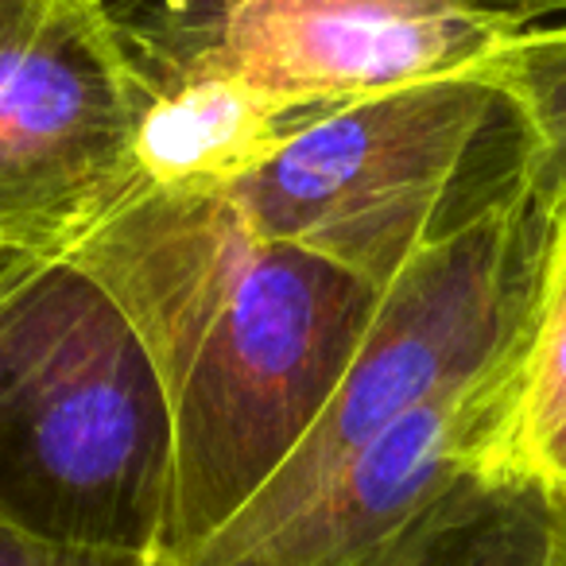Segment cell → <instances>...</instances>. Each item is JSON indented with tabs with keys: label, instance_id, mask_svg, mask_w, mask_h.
<instances>
[{
	"label": "cell",
	"instance_id": "obj_3",
	"mask_svg": "<svg viewBox=\"0 0 566 566\" xmlns=\"http://www.w3.org/2000/svg\"><path fill=\"white\" fill-rule=\"evenodd\" d=\"M524 190L516 109L481 66L338 105L221 195L264 237L385 292Z\"/></svg>",
	"mask_w": 566,
	"mask_h": 566
},
{
	"label": "cell",
	"instance_id": "obj_4",
	"mask_svg": "<svg viewBox=\"0 0 566 566\" xmlns=\"http://www.w3.org/2000/svg\"><path fill=\"white\" fill-rule=\"evenodd\" d=\"M151 90L233 78L307 109H338L481 71L516 24L462 0H105Z\"/></svg>",
	"mask_w": 566,
	"mask_h": 566
},
{
	"label": "cell",
	"instance_id": "obj_10",
	"mask_svg": "<svg viewBox=\"0 0 566 566\" xmlns=\"http://www.w3.org/2000/svg\"><path fill=\"white\" fill-rule=\"evenodd\" d=\"M524 133V187L551 221L566 213V24H527L485 63Z\"/></svg>",
	"mask_w": 566,
	"mask_h": 566
},
{
	"label": "cell",
	"instance_id": "obj_2",
	"mask_svg": "<svg viewBox=\"0 0 566 566\" xmlns=\"http://www.w3.org/2000/svg\"><path fill=\"white\" fill-rule=\"evenodd\" d=\"M171 423L140 338L74 260L0 244V516L167 558Z\"/></svg>",
	"mask_w": 566,
	"mask_h": 566
},
{
	"label": "cell",
	"instance_id": "obj_11",
	"mask_svg": "<svg viewBox=\"0 0 566 566\" xmlns=\"http://www.w3.org/2000/svg\"><path fill=\"white\" fill-rule=\"evenodd\" d=\"M0 566H171L159 555H133V551L78 547L32 535L0 516Z\"/></svg>",
	"mask_w": 566,
	"mask_h": 566
},
{
	"label": "cell",
	"instance_id": "obj_5",
	"mask_svg": "<svg viewBox=\"0 0 566 566\" xmlns=\"http://www.w3.org/2000/svg\"><path fill=\"white\" fill-rule=\"evenodd\" d=\"M151 94L105 0H0V244L63 256L128 202Z\"/></svg>",
	"mask_w": 566,
	"mask_h": 566
},
{
	"label": "cell",
	"instance_id": "obj_8",
	"mask_svg": "<svg viewBox=\"0 0 566 566\" xmlns=\"http://www.w3.org/2000/svg\"><path fill=\"white\" fill-rule=\"evenodd\" d=\"M478 473L566 493V213L551 221L532 318Z\"/></svg>",
	"mask_w": 566,
	"mask_h": 566
},
{
	"label": "cell",
	"instance_id": "obj_9",
	"mask_svg": "<svg viewBox=\"0 0 566 566\" xmlns=\"http://www.w3.org/2000/svg\"><path fill=\"white\" fill-rule=\"evenodd\" d=\"M373 566H566V493L470 473Z\"/></svg>",
	"mask_w": 566,
	"mask_h": 566
},
{
	"label": "cell",
	"instance_id": "obj_1",
	"mask_svg": "<svg viewBox=\"0 0 566 566\" xmlns=\"http://www.w3.org/2000/svg\"><path fill=\"white\" fill-rule=\"evenodd\" d=\"M63 256L117 303L164 392L175 566L300 447L380 292L264 237L221 190L140 187Z\"/></svg>",
	"mask_w": 566,
	"mask_h": 566
},
{
	"label": "cell",
	"instance_id": "obj_6",
	"mask_svg": "<svg viewBox=\"0 0 566 566\" xmlns=\"http://www.w3.org/2000/svg\"><path fill=\"white\" fill-rule=\"evenodd\" d=\"M512 361L516 354L400 419L272 532L233 547H198L175 566H373L458 481L478 473L504 411Z\"/></svg>",
	"mask_w": 566,
	"mask_h": 566
},
{
	"label": "cell",
	"instance_id": "obj_12",
	"mask_svg": "<svg viewBox=\"0 0 566 566\" xmlns=\"http://www.w3.org/2000/svg\"><path fill=\"white\" fill-rule=\"evenodd\" d=\"M462 4L489 12V17H501L516 28L543 24L547 17H563L566 12V0H462Z\"/></svg>",
	"mask_w": 566,
	"mask_h": 566
},
{
	"label": "cell",
	"instance_id": "obj_7",
	"mask_svg": "<svg viewBox=\"0 0 566 566\" xmlns=\"http://www.w3.org/2000/svg\"><path fill=\"white\" fill-rule=\"evenodd\" d=\"M331 109L280 102L233 78L159 86L136 133L144 187L226 190L256 175L303 125Z\"/></svg>",
	"mask_w": 566,
	"mask_h": 566
}]
</instances>
